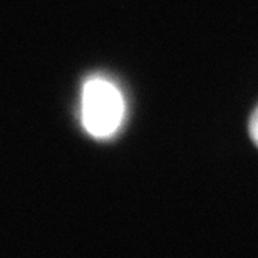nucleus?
Segmentation results:
<instances>
[{
    "label": "nucleus",
    "instance_id": "2",
    "mask_svg": "<svg viewBox=\"0 0 258 258\" xmlns=\"http://www.w3.org/2000/svg\"><path fill=\"white\" fill-rule=\"evenodd\" d=\"M250 136L251 139H253V143L258 146V107H256V111L251 114L250 117Z\"/></svg>",
    "mask_w": 258,
    "mask_h": 258
},
{
    "label": "nucleus",
    "instance_id": "1",
    "mask_svg": "<svg viewBox=\"0 0 258 258\" xmlns=\"http://www.w3.org/2000/svg\"><path fill=\"white\" fill-rule=\"evenodd\" d=\"M126 114L121 89L106 77H89L81 92V121L96 139H109L119 131Z\"/></svg>",
    "mask_w": 258,
    "mask_h": 258
}]
</instances>
